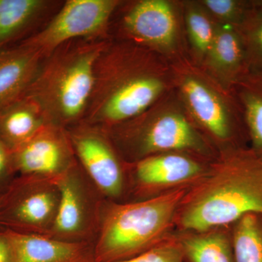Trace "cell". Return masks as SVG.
I'll use <instances>...</instances> for the list:
<instances>
[{
    "instance_id": "cell-19",
    "label": "cell",
    "mask_w": 262,
    "mask_h": 262,
    "mask_svg": "<svg viewBox=\"0 0 262 262\" xmlns=\"http://www.w3.org/2000/svg\"><path fill=\"white\" fill-rule=\"evenodd\" d=\"M231 226L202 232L175 234L182 246L186 261L235 262Z\"/></svg>"
},
{
    "instance_id": "cell-8",
    "label": "cell",
    "mask_w": 262,
    "mask_h": 262,
    "mask_svg": "<svg viewBox=\"0 0 262 262\" xmlns=\"http://www.w3.org/2000/svg\"><path fill=\"white\" fill-rule=\"evenodd\" d=\"M122 2L67 0L46 27L22 42L46 58L70 41L110 39L112 20Z\"/></svg>"
},
{
    "instance_id": "cell-7",
    "label": "cell",
    "mask_w": 262,
    "mask_h": 262,
    "mask_svg": "<svg viewBox=\"0 0 262 262\" xmlns=\"http://www.w3.org/2000/svg\"><path fill=\"white\" fill-rule=\"evenodd\" d=\"M117 11L112 38L147 48L170 63L188 56L182 0L123 1Z\"/></svg>"
},
{
    "instance_id": "cell-29",
    "label": "cell",
    "mask_w": 262,
    "mask_h": 262,
    "mask_svg": "<svg viewBox=\"0 0 262 262\" xmlns=\"http://www.w3.org/2000/svg\"><path fill=\"white\" fill-rule=\"evenodd\" d=\"M0 196H1V195H0ZM1 229H3V227H2L1 226H0V230H1Z\"/></svg>"
},
{
    "instance_id": "cell-9",
    "label": "cell",
    "mask_w": 262,
    "mask_h": 262,
    "mask_svg": "<svg viewBox=\"0 0 262 262\" xmlns=\"http://www.w3.org/2000/svg\"><path fill=\"white\" fill-rule=\"evenodd\" d=\"M58 182L33 176H17L0 196V226L20 233L48 235L60 203Z\"/></svg>"
},
{
    "instance_id": "cell-5",
    "label": "cell",
    "mask_w": 262,
    "mask_h": 262,
    "mask_svg": "<svg viewBox=\"0 0 262 262\" xmlns=\"http://www.w3.org/2000/svg\"><path fill=\"white\" fill-rule=\"evenodd\" d=\"M189 188L139 201L106 200L94 243L95 262L127 259L169 238L173 234L177 211Z\"/></svg>"
},
{
    "instance_id": "cell-24",
    "label": "cell",
    "mask_w": 262,
    "mask_h": 262,
    "mask_svg": "<svg viewBox=\"0 0 262 262\" xmlns=\"http://www.w3.org/2000/svg\"><path fill=\"white\" fill-rule=\"evenodd\" d=\"M215 23L237 27L251 8L250 0H198Z\"/></svg>"
},
{
    "instance_id": "cell-16",
    "label": "cell",
    "mask_w": 262,
    "mask_h": 262,
    "mask_svg": "<svg viewBox=\"0 0 262 262\" xmlns=\"http://www.w3.org/2000/svg\"><path fill=\"white\" fill-rule=\"evenodd\" d=\"M44 59L22 41L0 51V107L24 97Z\"/></svg>"
},
{
    "instance_id": "cell-26",
    "label": "cell",
    "mask_w": 262,
    "mask_h": 262,
    "mask_svg": "<svg viewBox=\"0 0 262 262\" xmlns=\"http://www.w3.org/2000/svg\"><path fill=\"white\" fill-rule=\"evenodd\" d=\"M16 177L12 151L0 140V195L6 192Z\"/></svg>"
},
{
    "instance_id": "cell-13",
    "label": "cell",
    "mask_w": 262,
    "mask_h": 262,
    "mask_svg": "<svg viewBox=\"0 0 262 262\" xmlns=\"http://www.w3.org/2000/svg\"><path fill=\"white\" fill-rule=\"evenodd\" d=\"M12 154L17 176L58 181L77 163L67 129L51 124Z\"/></svg>"
},
{
    "instance_id": "cell-22",
    "label": "cell",
    "mask_w": 262,
    "mask_h": 262,
    "mask_svg": "<svg viewBox=\"0 0 262 262\" xmlns=\"http://www.w3.org/2000/svg\"><path fill=\"white\" fill-rule=\"evenodd\" d=\"M235 262H262V213H248L231 226Z\"/></svg>"
},
{
    "instance_id": "cell-12",
    "label": "cell",
    "mask_w": 262,
    "mask_h": 262,
    "mask_svg": "<svg viewBox=\"0 0 262 262\" xmlns=\"http://www.w3.org/2000/svg\"><path fill=\"white\" fill-rule=\"evenodd\" d=\"M212 163L187 153L171 151L127 163L128 198L139 201L192 187L208 173Z\"/></svg>"
},
{
    "instance_id": "cell-10",
    "label": "cell",
    "mask_w": 262,
    "mask_h": 262,
    "mask_svg": "<svg viewBox=\"0 0 262 262\" xmlns=\"http://www.w3.org/2000/svg\"><path fill=\"white\" fill-rule=\"evenodd\" d=\"M57 182L61 194L59 206L53 228L46 236L94 244L106 198L78 162Z\"/></svg>"
},
{
    "instance_id": "cell-4",
    "label": "cell",
    "mask_w": 262,
    "mask_h": 262,
    "mask_svg": "<svg viewBox=\"0 0 262 262\" xmlns=\"http://www.w3.org/2000/svg\"><path fill=\"white\" fill-rule=\"evenodd\" d=\"M105 130L127 163L171 151L209 162L220 154L196 127L174 89L137 116Z\"/></svg>"
},
{
    "instance_id": "cell-21",
    "label": "cell",
    "mask_w": 262,
    "mask_h": 262,
    "mask_svg": "<svg viewBox=\"0 0 262 262\" xmlns=\"http://www.w3.org/2000/svg\"><path fill=\"white\" fill-rule=\"evenodd\" d=\"M188 56L201 66L214 38L216 23L198 0H182Z\"/></svg>"
},
{
    "instance_id": "cell-11",
    "label": "cell",
    "mask_w": 262,
    "mask_h": 262,
    "mask_svg": "<svg viewBox=\"0 0 262 262\" xmlns=\"http://www.w3.org/2000/svg\"><path fill=\"white\" fill-rule=\"evenodd\" d=\"M77 162L108 201H128L127 163L101 127L80 122L67 128Z\"/></svg>"
},
{
    "instance_id": "cell-18",
    "label": "cell",
    "mask_w": 262,
    "mask_h": 262,
    "mask_svg": "<svg viewBox=\"0 0 262 262\" xmlns=\"http://www.w3.org/2000/svg\"><path fill=\"white\" fill-rule=\"evenodd\" d=\"M52 4L47 0H0V51L32 35Z\"/></svg>"
},
{
    "instance_id": "cell-15",
    "label": "cell",
    "mask_w": 262,
    "mask_h": 262,
    "mask_svg": "<svg viewBox=\"0 0 262 262\" xmlns=\"http://www.w3.org/2000/svg\"><path fill=\"white\" fill-rule=\"evenodd\" d=\"M12 262H95L94 244L5 229Z\"/></svg>"
},
{
    "instance_id": "cell-17",
    "label": "cell",
    "mask_w": 262,
    "mask_h": 262,
    "mask_svg": "<svg viewBox=\"0 0 262 262\" xmlns=\"http://www.w3.org/2000/svg\"><path fill=\"white\" fill-rule=\"evenodd\" d=\"M47 124L41 108L28 98L0 107V140L12 152Z\"/></svg>"
},
{
    "instance_id": "cell-14",
    "label": "cell",
    "mask_w": 262,
    "mask_h": 262,
    "mask_svg": "<svg viewBox=\"0 0 262 262\" xmlns=\"http://www.w3.org/2000/svg\"><path fill=\"white\" fill-rule=\"evenodd\" d=\"M199 67L227 91L247 75L244 43L236 27L216 23L213 42Z\"/></svg>"
},
{
    "instance_id": "cell-25",
    "label": "cell",
    "mask_w": 262,
    "mask_h": 262,
    "mask_svg": "<svg viewBox=\"0 0 262 262\" xmlns=\"http://www.w3.org/2000/svg\"><path fill=\"white\" fill-rule=\"evenodd\" d=\"M116 262H187L182 246L175 234L145 252Z\"/></svg>"
},
{
    "instance_id": "cell-28",
    "label": "cell",
    "mask_w": 262,
    "mask_h": 262,
    "mask_svg": "<svg viewBox=\"0 0 262 262\" xmlns=\"http://www.w3.org/2000/svg\"><path fill=\"white\" fill-rule=\"evenodd\" d=\"M251 3L256 6L262 8V0H251Z\"/></svg>"
},
{
    "instance_id": "cell-23",
    "label": "cell",
    "mask_w": 262,
    "mask_h": 262,
    "mask_svg": "<svg viewBox=\"0 0 262 262\" xmlns=\"http://www.w3.org/2000/svg\"><path fill=\"white\" fill-rule=\"evenodd\" d=\"M238 30L244 43L248 73L262 75V8L251 3Z\"/></svg>"
},
{
    "instance_id": "cell-27",
    "label": "cell",
    "mask_w": 262,
    "mask_h": 262,
    "mask_svg": "<svg viewBox=\"0 0 262 262\" xmlns=\"http://www.w3.org/2000/svg\"><path fill=\"white\" fill-rule=\"evenodd\" d=\"M0 262H12L9 243L5 229L0 230Z\"/></svg>"
},
{
    "instance_id": "cell-6",
    "label": "cell",
    "mask_w": 262,
    "mask_h": 262,
    "mask_svg": "<svg viewBox=\"0 0 262 262\" xmlns=\"http://www.w3.org/2000/svg\"><path fill=\"white\" fill-rule=\"evenodd\" d=\"M173 89L193 122L220 152L248 147L242 110L233 92L188 56L170 63Z\"/></svg>"
},
{
    "instance_id": "cell-3",
    "label": "cell",
    "mask_w": 262,
    "mask_h": 262,
    "mask_svg": "<svg viewBox=\"0 0 262 262\" xmlns=\"http://www.w3.org/2000/svg\"><path fill=\"white\" fill-rule=\"evenodd\" d=\"M110 39L70 41L43 60L24 97L37 103L48 124L67 129L83 121L96 62Z\"/></svg>"
},
{
    "instance_id": "cell-20",
    "label": "cell",
    "mask_w": 262,
    "mask_h": 262,
    "mask_svg": "<svg viewBox=\"0 0 262 262\" xmlns=\"http://www.w3.org/2000/svg\"><path fill=\"white\" fill-rule=\"evenodd\" d=\"M232 91L242 110L249 147L262 160V75L248 73Z\"/></svg>"
},
{
    "instance_id": "cell-2",
    "label": "cell",
    "mask_w": 262,
    "mask_h": 262,
    "mask_svg": "<svg viewBox=\"0 0 262 262\" xmlns=\"http://www.w3.org/2000/svg\"><path fill=\"white\" fill-rule=\"evenodd\" d=\"M262 213V160L248 147L220 152L208 173L187 189L175 220L178 232L229 227Z\"/></svg>"
},
{
    "instance_id": "cell-1",
    "label": "cell",
    "mask_w": 262,
    "mask_h": 262,
    "mask_svg": "<svg viewBox=\"0 0 262 262\" xmlns=\"http://www.w3.org/2000/svg\"><path fill=\"white\" fill-rule=\"evenodd\" d=\"M173 89L170 62L135 43L111 38L96 62L83 122L110 128L137 116Z\"/></svg>"
}]
</instances>
